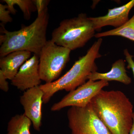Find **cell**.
Returning a JSON list of instances; mask_svg holds the SVG:
<instances>
[{"mask_svg": "<svg viewBox=\"0 0 134 134\" xmlns=\"http://www.w3.org/2000/svg\"><path fill=\"white\" fill-rule=\"evenodd\" d=\"M91 103L111 134H129L133 121V106L123 92L102 90Z\"/></svg>", "mask_w": 134, "mask_h": 134, "instance_id": "obj_1", "label": "cell"}, {"mask_svg": "<svg viewBox=\"0 0 134 134\" xmlns=\"http://www.w3.org/2000/svg\"><path fill=\"white\" fill-rule=\"evenodd\" d=\"M49 20L48 8L39 14L32 23L22 25L19 30L10 31L2 24L1 32L4 36L0 48L1 58L18 51H27L39 55L47 40L46 34Z\"/></svg>", "mask_w": 134, "mask_h": 134, "instance_id": "obj_2", "label": "cell"}, {"mask_svg": "<svg viewBox=\"0 0 134 134\" xmlns=\"http://www.w3.org/2000/svg\"><path fill=\"white\" fill-rule=\"evenodd\" d=\"M102 42V38L95 41L86 54L76 61L64 75L52 82L40 85L44 93V104H47L54 95L60 91L70 92L75 90L86 82L91 73L97 71L95 61L101 56L99 51Z\"/></svg>", "mask_w": 134, "mask_h": 134, "instance_id": "obj_3", "label": "cell"}, {"mask_svg": "<svg viewBox=\"0 0 134 134\" xmlns=\"http://www.w3.org/2000/svg\"><path fill=\"white\" fill-rule=\"evenodd\" d=\"M96 30L90 17L85 13L65 19L53 31L51 40L70 50L81 48L93 37Z\"/></svg>", "mask_w": 134, "mask_h": 134, "instance_id": "obj_4", "label": "cell"}, {"mask_svg": "<svg viewBox=\"0 0 134 134\" xmlns=\"http://www.w3.org/2000/svg\"><path fill=\"white\" fill-rule=\"evenodd\" d=\"M71 50L47 40L40 54L39 70L42 81L50 83L58 79L70 60Z\"/></svg>", "mask_w": 134, "mask_h": 134, "instance_id": "obj_5", "label": "cell"}, {"mask_svg": "<svg viewBox=\"0 0 134 134\" xmlns=\"http://www.w3.org/2000/svg\"><path fill=\"white\" fill-rule=\"evenodd\" d=\"M72 134H111L90 103L83 108L70 107L67 111Z\"/></svg>", "mask_w": 134, "mask_h": 134, "instance_id": "obj_6", "label": "cell"}, {"mask_svg": "<svg viewBox=\"0 0 134 134\" xmlns=\"http://www.w3.org/2000/svg\"><path fill=\"white\" fill-rule=\"evenodd\" d=\"M109 85L108 82L104 80H88L75 90L70 92L63 98L52 105L51 110L57 111L68 107L83 108L103 88Z\"/></svg>", "mask_w": 134, "mask_h": 134, "instance_id": "obj_7", "label": "cell"}, {"mask_svg": "<svg viewBox=\"0 0 134 134\" xmlns=\"http://www.w3.org/2000/svg\"><path fill=\"white\" fill-rule=\"evenodd\" d=\"M44 93L40 86L25 91L19 101L24 110V114L30 120L34 129L40 131L42 125V106Z\"/></svg>", "mask_w": 134, "mask_h": 134, "instance_id": "obj_8", "label": "cell"}, {"mask_svg": "<svg viewBox=\"0 0 134 134\" xmlns=\"http://www.w3.org/2000/svg\"><path fill=\"white\" fill-rule=\"evenodd\" d=\"M39 57L36 54L25 63L12 79L11 84L19 90L25 91L41 85L39 70Z\"/></svg>", "mask_w": 134, "mask_h": 134, "instance_id": "obj_9", "label": "cell"}, {"mask_svg": "<svg viewBox=\"0 0 134 134\" xmlns=\"http://www.w3.org/2000/svg\"><path fill=\"white\" fill-rule=\"evenodd\" d=\"M134 7V0L118 7L108 10L107 14L103 16L90 17L96 31H100L102 27L111 26L119 28L129 20V12Z\"/></svg>", "mask_w": 134, "mask_h": 134, "instance_id": "obj_10", "label": "cell"}, {"mask_svg": "<svg viewBox=\"0 0 134 134\" xmlns=\"http://www.w3.org/2000/svg\"><path fill=\"white\" fill-rule=\"evenodd\" d=\"M31 53L18 51L9 54L0 59V70L7 79L12 81L22 65L30 58Z\"/></svg>", "mask_w": 134, "mask_h": 134, "instance_id": "obj_11", "label": "cell"}, {"mask_svg": "<svg viewBox=\"0 0 134 134\" xmlns=\"http://www.w3.org/2000/svg\"><path fill=\"white\" fill-rule=\"evenodd\" d=\"M126 63L122 59H120L114 63L111 68L106 73H99L97 71L91 73L88 77V80L96 81L104 80L107 81H116L129 85L132 83V79L127 74Z\"/></svg>", "mask_w": 134, "mask_h": 134, "instance_id": "obj_12", "label": "cell"}, {"mask_svg": "<svg viewBox=\"0 0 134 134\" xmlns=\"http://www.w3.org/2000/svg\"><path fill=\"white\" fill-rule=\"evenodd\" d=\"M32 125L30 120L24 114H16L8 122L7 134H31Z\"/></svg>", "mask_w": 134, "mask_h": 134, "instance_id": "obj_13", "label": "cell"}, {"mask_svg": "<svg viewBox=\"0 0 134 134\" xmlns=\"http://www.w3.org/2000/svg\"><path fill=\"white\" fill-rule=\"evenodd\" d=\"M109 36H121L134 41V14L122 26L104 32L96 34V38Z\"/></svg>", "mask_w": 134, "mask_h": 134, "instance_id": "obj_14", "label": "cell"}, {"mask_svg": "<svg viewBox=\"0 0 134 134\" xmlns=\"http://www.w3.org/2000/svg\"><path fill=\"white\" fill-rule=\"evenodd\" d=\"M7 6L8 9L11 14H15L16 10L14 8L17 5L23 12L25 19H30L32 12L37 10L34 1L31 0H4Z\"/></svg>", "mask_w": 134, "mask_h": 134, "instance_id": "obj_15", "label": "cell"}, {"mask_svg": "<svg viewBox=\"0 0 134 134\" xmlns=\"http://www.w3.org/2000/svg\"><path fill=\"white\" fill-rule=\"evenodd\" d=\"M10 12L8 9L7 5L0 4V21L2 24H5L12 22V18L10 14Z\"/></svg>", "mask_w": 134, "mask_h": 134, "instance_id": "obj_16", "label": "cell"}, {"mask_svg": "<svg viewBox=\"0 0 134 134\" xmlns=\"http://www.w3.org/2000/svg\"><path fill=\"white\" fill-rule=\"evenodd\" d=\"M34 1L37 11L38 15L47 8V6L50 2V1L47 0H34Z\"/></svg>", "mask_w": 134, "mask_h": 134, "instance_id": "obj_17", "label": "cell"}, {"mask_svg": "<svg viewBox=\"0 0 134 134\" xmlns=\"http://www.w3.org/2000/svg\"><path fill=\"white\" fill-rule=\"evenodd\" d=\"M124 54L125 56L126 61L128 63L127 68L132 70L134 77V61L133 59V56L129 53L127 49L124 50Z\"/></svg>", "mask_w": 134, "mask_h": 134, "instance_id": "obj_18", "label": "cell"}, {"mask_svg": "<svg viewBox=\"0 0 134 134\" xmlns=\"http://www.w3.org/2000/svg\"><path fill=\"white\" fill-rule=\"evenodd\" d=\"M7 80L2 72L0 70V89L5 92H7L9 89L8 82Z\"/></svg>", "mask_w": 134, "mask_h": 134, "instance_id": "obj_19", "label": "cell"}, {"mask_svg": "<svg viewBox=\"0 0 134 134\" xmlns=\"http://www.w3.org/2000/svg\"><path fill=\"white\" fill-rule=\"evenodd\" d=\"M133 124L132 125V128L130 131L129 134H134V112L133 117Z\"/></svg>", "mask_w": 134, "mask_h": 134, "instance_id": "obj_20", "label": "cell"}]
</instances>
